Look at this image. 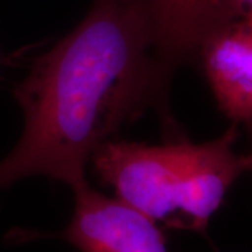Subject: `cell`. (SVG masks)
Wrapping results in <instances>:
<instances>
[{
	"label": "cell",
	"mask_w": 252,
	"mask_h": 252,
	"mask_svg": "<svg viewBox=\"0 0 252 252\" xmlns=\"http://www.w3.org/2000/svg\"><path fill=\"white\" fill-rule=\"evenodd\" d=\"M170 74L144 0H93L13 91L24 129L0 160V192L34 175L72 189L87 182L86 165L99 146L149 107L165 105Z\"/></svg>",
	"instance_id": "obj_1"
},
{
	"label": "cell",
	"mask_w": 252,
	"mask_h": 252,
	"mask_svg": "<svg viewBox=\"0 0 252 252\" xmlns=\"http://www.w3.org/2000/svg\"><path fill=\"white\" fill-rule=\"evenodd\" d=\"M251 137H252V135H251ZM244 160H245V165H247V171H248V170H250V171H252V147H251V152L247 154V156H244Z\"/></svg>",
	"instance_id": "obj_8"
},
{
	"label": "cell",
	"mask_w": 252,
	"mask_h": 252,
	"mask_svg": "<svg viewBox=\"0 0 252 252\" xmlns=\"http://www.w3.org/2000/svg\"><path fill=\"white\" fill-rule=\"evenodd\" d=\"M153 30L156 52L172 70L177 64L196 56L198 0H144Z\"/></svg>",
	"instance_id": "obj_5"
},
{
	"label": "cell",
	"mask_w": 252,
	"mask_h": 252,
	"mask_svg": "<svg viewBox=\"0 0 252 252\" xmlns=\"http://www.w3.org/2000/svg\"><path fill=\"white\" fill-rule=\"evenodd\" d=\"M220 4L221 0H198L196 21H195L198 41H200V38H203L213 28L217 27Z\"/></svg>",
	"instance_id": "obj_6"
},
{
	"label": "cell",
	"mask_w": 252,
	"mask_h": 252,
	"mask_svg": "<svg viewBox=\"0 0 252 252\" xmlns=\"http://www.w3.org/2000/svg\"><path fill=\"white\" fill-rule=\"evenodd\" d=\"M74 192V212L62 237L80 252H168L158 224L84 182Z\"/></svg>",
	"instance_id": "obj_3"
},
{
	"label": "cell",
	"mask_w": 252,
	"mask_h": 252,
	"mask_svg": "<svg viewBox=\"0 0 252 252\" xmlns=\"http://www.w3.org/2000/svg\"><path fill=\"white\" fill-rule=\"evenodd\" d=\"M237 124L206 143L187 140L144 144L111 139L90 162L119 200L157 224L205 231L210 217L241 172L244 156L233 150Z\"/></svg>",
	"instance_id": "obj_2"
},
{
	"label": "cell",
	"mask_w": 252,
	"mask_h": 252,
	"mask_svg": "<svg viewBox=\"0 0 252 252\" xmlns=\"http://www.w3.org/2000/svg\"><path fill=\"white\" fill-rule=\"evenodd\" d=\"M234 20H241L252 26V0H221L217 27Z\"/></svg>",
	"instance_id": "obj_7"
},
{
	"label": "cell",
	"mask_w": 252,
	"mask_h": 252,
	"mask_svg": "<svg viewBox=\"0 0 252 252\" xmlns=\"http://www.w3.org/2000/svg\"><path fill=\"white\" fill-rule=\"evenodd\" d=\"M220 111L234 124L252 121V26L241 20L210 31L198 46Z\"/></svg>",
	"instance_id": "obj_4"
}]
</instances>
